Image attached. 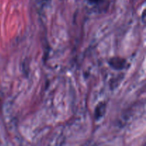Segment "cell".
Segmentation results:
<instances>
[{
    "mask_svg": "<svg viewBox=\"0 0 146 146\" xmlns=\"http://www.w3.org/2000/svg\"><path fill=\"white\" fill-rule=\"evenodd\" d=\"M106 111V105L104 103H101L97 106L95 111V117L96 119H98L104 115Z\"/></svg>",
    "mask_w": 146,
    "mask_h": 146,
    "instance_id": "7a4b0ae2",
    "label": "cell"
},
{
    "mask_svg": "<svg viewBox=\"0 0 146 146\" xmlns=\"http://www.w3.org/2000/svg\"><path fill=\"white\" fill-rule=\"evenodd\" d=\"M126 61L123 58H119V57H115L110 59L109 64L112 68L115 70H121L123 69L125 67Z\"/></svg>",
    "mask_w": 146,
    "mask_h": 146,
    "instance_id": "6da1fadb",
    "label": "cell"
}]
</instances>
